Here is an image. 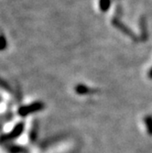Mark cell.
Returning <instances> with one entry per match:
<instances>
[{"label":"cell","mask_w":152,"mask_h":153,"mask_svg":"<svg viewBox=\"0 0 152 153\" xmlns=\"http://www.w3.org/2000/svg\"><path fill=\"white\" fill-rule=\"evenodd\" d=\"M45 105L40 102V101H36L33 102L30 105H22L19 108L18 110V115L20 117H26L30 114L39 112V111L43 110Z\"/></svg>","instance_id":"obj_1"},{"label":"cell","mask_w":152,"mask_h":153,"mask_svg":"<svg viewBox=\"0 0 152 153\" xmlns=\"http://www.w3.org/2000/svg\"><path fill=\"white\" fill-rule=\"evenodd\" d=\"M24 130H25V123L23 121L18 122L9 133L4 134L2 136L1 142L4 144L6 142L17 140L18 137H19L24 133Z\"/></svg>","instance_id":"obj_2"},{"label":"cell","mask_w":152,"mask_h":153,"mask_svg":"<svg viewBox=\"0 0 152 153\" xmlns=\"http://www.w3.org/2000/svg\"><path fill=\"white\" fill-rule=\"evenodd\" d=\"M112 23H113V25L114 26H116L117 29H119L122 32H124V33H126L127 35H128L129 37H131V38H133V39H135V36H134V33L128 29V27H127V26H125L118 19H113V21H112Z\"/></svg>","instance_id":"obj_3"},{"label":"cell","mask_w":152,"mask_h":153,"mask_svg":"<svg viewBox=\"0 0 152 153\" xmlns=\"http://www.w3.org/2000/svg\"><path fill=\"white\" fill-rule=\"evenodd\" d=\"M7 149L9 153H27V149L22 146L17 144H9L7 146Z\"/></svg>","instance_id":"obj_4"},{"label":"cell","mask_w":152,"mask_h":153,"mask_svg":"<svg viewBox=\"0 0 152 153\" xmlns=\"http://www.w3.org/2000/svg\"><path fill=\"white\" fill-rule=\"evenodd\" d=\"M74 90H75V92L78 94H82V95H84V94H90L92 92V90L88 86H86L85 85H82V83H79V85H77L75 86Z\"/></svg>","instance_id":"obj_5"},{"label":"cell","mask_w":152,"mask_h":153,"mask_svg":"<svg viewBox=\"0 0 152 153\" xmlns=\"http://www.w3.org/2000/svg\"><path fill=\"white\" fill-rule=\"evenodd\" d=\"M144 124L147 128V132L149 136L152 137V116L148 115L144 117Z\"/></svg>","instance_id":"obj_6"},{"label":"cell","mask_w":152,"mask_h":153,"mask_svg":"<svg viewBox=\"0 0 152 153\" xmlns=\"http://www.w3.org/2000/svg\"><path fill=\"white\" fill-rule=\"evenodd\" d=\"M111 6V0H99V7L101 11L105 12Z\"/></svg>","instance_id":"obj_7"},{"label":"cell","mask_w":152,"mask_h":153,"mask_svg":"<svg viewBox=\"0 0 152 153\" xmlns=\"http://www.w3.org/2000/svg\"><path fill=\"white\" fill-rule=\"evenodd\" d=\"M30 140L31 141H35L37 140V137H38V124L34 123L33 127L31 128V130L30 131Z\"/></svg>","instance_id":"obj_8"},{"label":"cell","mask_w":152,"mask_h":153,"mask_svg":"<svg viewBox=\"0 0 152 153\" xmlns=\"http://www.w3.org/2000/svg\"><path fill=\"white\" fill-rule=\"evenodd\" d=\"M1 40H2V45H1V50L4 51L7 47V40H6V38L4 35L1 36Z\"/></svg>","instance_id":"obj_9"},{"label":"cell","mask_w":152,"mask_h":153,"mask_svg":"<svg viewBox=\"0 0 152 153\" xmlns=\"http://www.w3.org/2000/svg\"><path fill=\"white\" fill-rule=\"evenodd\" d=\"M148 77H149L150 79H152V68L150 69V71H149V73H148Z\"/></svg>","instance_id":"obj_10"}]
</instances>
